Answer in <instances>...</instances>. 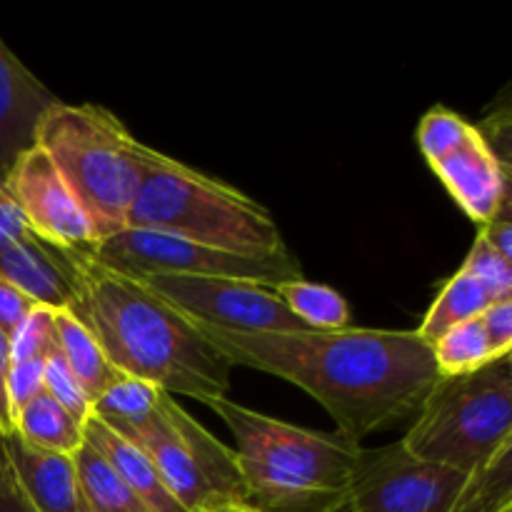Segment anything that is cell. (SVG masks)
<instances>
[{"mask_svg": "<svg viewBox=\"0 0 512 512\" xmlns=\"http://www.w3.org/2000/svg\"><path fill=\"white\" fill-rule=\"evenodd\" d=\"M43 365L45 360H25V363H10L8 373V410L10 420L30 403L38 393H43Z\"/></svg>", "mask_w": 512, "mask_h": 512, "instance_id": "28", "label": "cell"}, {"mask_svg": "<svg viewBox=\"0 0 512 512\" xmlns=\"http://www.w3.org/2000/svg\"><path fill=\"white\" fill-rule=\"evenodd\" d=\"M3 445L15 478L35 512H90L73 455L33 448L18 435H5Z\"/></svg>", "mask_w": 512, "mask_h": 512, "instance_id": "15", "label": "cell"}, {"mask_svg": "<svg viewBox=\"0 0 512 512\" xmlns=\"http://www.w3.org/2000/svg\"><path fill=\"white\" fill-rule=\"evenodd\" d=\"M493 303V295H490L473 275L465 273V270H458V273L445 283V288L440 290L438 298L433 300V305H430V310L425 313L423 323H420V328L415 330V333H418L425 343L433 345L440 335H445L450 328H455V325L480 318V313Z\"/></svg>", "mask_w": 512, "mask_h": 512, "instance_id": "19", "label": "cell"}, {"mask_svg": "<svg viewBox=\"0 0 512 512\" xmlns=\"http://www.w3.org/2000/svg\"><path fill=\"white\" fill-rule=\"evenodd\" d=\"M58 95L50 93L0 38V185L20 158L35 148L40 120Z\"/></svg>", "mask_w": 512, "mask_h": 512, "instance_id": "13", "label": "cell"}, {"mask_svg": "<svg viewBox=\"0 0 512 512\" xmlns=\"http://www.w3.org/2000/svg\"><path fill=\"white\" fill-rule=\"evenodd\" d=\"M78 253L83 250H65L28 230L0 253V278L40 308L70 310L78 293Z\"/></svg>", "mask_w": 512, "mask_h": 512, "instance_id": "12", "label": "cell"}, {"mask_svg": "<svg viewBox=\"0 0 512 512\" xmlns=\"http://www.w3.org/2000/svg\"><path fill=\"white\" fill-rule=\"evenodd\" d=\"M475 125L465 120L463 115L448 108H433L423 115L418 125V145L423 150L428 165L438 163L448 153H453L470 133Z\"/></svg>", "mask_w": 512, "mask_h": 512, "instance_id": "24", "label": "cell"}, {"mask_svg": "<svg viewBox=\"0 0 512 512\" xmlns=\"http://www.w3.org/2000/svg\"><path fill=\"white\" fill-rule=\"evenodd\" d=\"M90 255L103 268L133 280L183 275V278H228L278 285L303 278V270L293 253L283 258H243L193 240L138 228H125L113 238L100 240Z\"/></svg>", "mask_w": 512, "mask_h": 512, "instance_id": "8", "label": "cell"}, {"mask_svg": "<svg viewBox=\"0 0 512 512\" xmlns=\"http://www.w3.org/2000/svg\"><path fill=\"white\" fill-rule=\"evenodd\" d=\"M0 188L18 205L25 225L38 238L65 250L93 253L98 245L93 225L43 150L30 148Z\"/></svg>", "mask_w": 512, "mask_h": 512, "instance_id": "11", "label": "cell"}, {"mask_svg": "<svg viewBox=\"0 0 512 512\" xmlns=\"http://www.w3.org/2000/svg\"><path fill=\"white\" fill-rule=\"evenodd\" d=\"M193 323L233 333H300L310 330L283 305L270 285L228 278L155 275L138 280Z\"/></svg>", "mask_w": 512, "mask_h": 512, "instance_id": "10", "label": "cell"}, {"mask_svg": "<svg viewBox=\"0 0 512 512\" xmlns=\"http://www.w3.org/2000/svg\"><path fill=\"white\" fill-rule=\"evenodd\" d=\"M430 348H433L435 365H438L443 378L473 373V370H480L493 363V360H498V355L493 353V345L488 343L483 328H480L478 318L450 328Z\"/></svg>", "mask_w": 512, "mask_h": 512, "instance_id": "23", "label": "cell"}, {"mask_svg": "<svg viewBox=\"0 0 512 512\" xmlns=\"http://www.w3.org/2000/svg\"><path fill=\"white\" fill-rule=\"evenodd\" d=\"M475 475L428 463L403 443L360 450L350 483L333 512H458Z\"/></svg>", "mask_w": 512, "mask_h": 512, "instance_id": "9", "label": "cell"}, {"mask_svg": "<svg viewBox=\"0 0 512 512\" xmlns=\"http://www.w3.org/2000/svg\"><path fill=\"white\" fill-rule=\"evenodd\" d=\"M28 230L30 228L25 225L18 205H15L13 200H10V195L0 188V253H3L10 243H15L18 238H23Z\"/></svg>", "mask_w": 512, "mask_h": 512, "instance_id": "33", "label": "cell"}, {"mask_svg": "<svg viewBox=\"0 0 512 512\" xmlns=\"http://www.w3.org/2000/svg\"><path fill=\"white\" fill-rule=\"evenodd\" d=\"M83 425L43 390L15 415L13 435L33 448L73 455L85 443Z\"/></svg>", "mask_w": 512, "mask_h": 512, "instance_id": "18", "label": "cell"}, {"mask_svg": "<svg viewBox=\"0 0 512 512\" xmlns=\"http://www.w3.org/2000/svg\"><path fill=\"white\" fill-rule=\"evenodd\" d=\"M193 323V320H190ZM230 365L298 385L350 440L405 418L438 383L433 348L415 330H300L233 333L193 323Z\"/></svg>", "mask_w": 512, "mask_h": 512, "instance_id": "1", "label": "cell"}, {"mask_svg": "<svg viewBox=\"0 0 512 512\" xmlns=\"http://www.w3.org/2000/svg\"><path fill=\"white\" fill-rule=\"evenodd\" d=\"M480 235H483V238L488 240V245L495 250V253L503 255L505 260H510V263H512V218H510V200H508V203H503V208H500L498 213H495L493 218H490L488 223L483 225V230H480Z\"/></svg>", "mask_w": 512, "mask_h": 512, "instance_id": "32", "label": "cell"}, {"mask_svg": "<svg viewBox=\"0 0 512 512\" xmlns=\"http://www.w3.org/2000/svg\"><path fill=\"white\" fill-rule=\"evenodd\" d=\"M465 273L473 275L490 295L493 300L512 298V265L510 260H505L503 255L495 253L488 245V240L483 235H478L473 243V250L465 258L463 268Z\"/></svg>", "mask_w": 512, "mask_h": 512, "instance_id": "26", "label": "cell"}, {"mask_svg": "<svg viewBox=\"0 0 512 512\" xmlns=\"http://www.w3.org/2000/svg\"><path fill=\"white\" fill-rule=\"evenodd\" d=\"M83 438L120 475V480L148 505L150 512H188L165 488L163 478L148 460V455L120 435H115L110 428H105L93 415L85 420Z\"/></svg>", "mask_w": 512, "mask_h": 512, "instance_id": "16", "label": "cell"}, {"mask_svg": "<svg viewBox=\"0 0 512 512\" xmlns=\"http://www.w3.org/2000/svg\"><path fill=\"white\" fill-rule=\"evenodd\" d=\"M238 443L248 508L260 512H333L343 498L363 445L343 433H315L250 410L228 398H213Z\"/></svg>", "mask_w": 512, "mask_h": 512, "instance_id": "3", "label": "cell"}, {"mask_svg": "<svg viewBox=\"0 0 512 512\" xmlns=\"http://www.w3.org/2000/svg\"><path fill=\"white\" fill-rule=\"evenodd\" d=\"M430 168L453 195L455 203L468 213V218L478 223H488L503 208V203L510 200L508 165L495 155L478 125L453 153L440 158Z\"/></svg>", "mask_w": 512, "mask_h": 512, "instance_id": "14", "label": "cell"}, {"mask_svg": "<svg viewBox=\"0 0 512 512\" xmlns=\"http://www.w3.org/2000/svg\"><path fill=\"white\" fill-rule=\"evenodd\" d=\"M128 228L175 235L243 258L290 255L268 208L160 150L140 185Z\"/></svg>", "mask_w": 512, "mask_h": 512, "instance_id": "5", "label": "cell"}, {"mask_svg": "<svg viewBox=\"0 0 512 512\" xmlns=\"http://www.w3.org/2000/svg\"><path fill=\"white\" fill-rule=\"evenodd\" d=\"M238 510L240 512H260V510H255V508H248V505H238Z\"/></svg>", "mask_w": 512, "mask_h": 512, "instance_id": "36", "label": "cell"}, {"mask_svg": "<svg viewBox=\"0 0 512 512\" xmlns=\"http://www.w3.org/2000/svg\"><path fill=\"white\" fill-rule=\"evenodd\" d=\"M410 455L475 475L512 445V355L440 378L400 440Z\"/></svg>", "mask_w": 512, "mask_h": 512, "instance_id": "6", "label": "cell"}, {"mask_svg": "<svg viewBox=\"0 0 512 512\" xmlns=\"http://www.w3.org/2000/svg\"><path fill=\"white\" fill-rule=\"evenodd\" d=\"M35 148L53 160L98 243L128 228L155 148L135 140L110 110L63 100L40 120Z\"/></svg>", "mask_w": 512, "mask_h": 512, "instance_id": "4", "label": "cell"}, {"mask_svg": "<svg viewBox=\"0 0 512 512\" xmlns=\"http://www.w3.org/2000/svg\"><path fill=\"white\" fill-rule=\"evenodd\" d=\"M58 345L55 338V313L48 308L35 305L23 323L10 335V363H25V360H45L50 350Z\"/></svg>", "mask_w": 512, "mask_h": 512, "instance_id": "25", "label": "cell"}, {"mask_svg": "<svg viewBox=\"0 0 512 512\" xmlns=\"http://www.w3.org/2000/svg\"><path fill=\"white\" fill-rule=\"evenodd\" d=\"M55 338H58V350L63 355L65 365L70 368L73 378L78 380L80 390L93 405L110 385L118 383L120 375L113 365L108 363L105 353L100 350L98 340L90 335V330L75 318L70 310L55 313Z\"/></svg>", "mask_w": 512, "mask_h": 512, "instance_id": "17", "label": "cell"}, {"mask_svg": "<svg viewBox=\"0 0 512 512\" xmlns=\"http://www.w3.org/2000/svg\"><path fill=\"white\" fill-rule=\"evenodd\" d=\"M163 390L155 385L143 383L135 378H120L118 383L110 385L93 405L90 415L98 418L105 428L113 430L115 435H125L143 423L150 415V410L158 403Z\"/></svg>", "mask_w": 512, "mask_h": 512, "instance_id": "22", "label": "cell"}, {"mask_svg": "<svg viewBox=\"0 0 512 512\" xmlns=\"http://www.w3.org/2000/svg\"><path fill=\"white\" fill-rule=\"evenodd\" d=\"M80 490L90 512H150L148 505L120 480V475L90 448L80 445L73 453Z\"/></svg>", "mask_w": 512, "mask_h": 512, "instance_id": "20", "label": "cell"}, {"mask_svg": "<svg viewBox=\"0 0 512 512\" xmlns=\"http://www.w3.org/2000/svg\"><path fill=\"white\" fill-rule=\"evenodd\" d=\"M35 308V303H30L23 293H20L15 285H10L8 280L0 278V330L5 335H13L15 328L23 323L25 315Z\"/></svg>", "mask_w": 512, "mask_h": 512, "instance_id": "31", "label": "cell"}, {"mask_svg": "<svg viewBox=\"0 0 512 512\" xmlns=\"http://www.w3.org/2000/svg\"><path fill=\"white\" fill-rule=\"evenodd\" d=\"M480 328L485 338L493 345V353L498 358L512 353V298L495 300L493 305L480 313Z\"/></svg>", "mask_w": 512, "mask_h": 512, "instance_id": "29", "label": "cell"}, {"mask_svg": "<svg viewBox=\"0 0 512 512\" xmlns=\"http://www.w3.org/2000/svg\"><path fill=\"white\" fill-rule=\"evenodd\" d=\"M120 438L148 455L165 488L188 512L248 505L235 450L213 438L165 390L148 418Z\"/></svg>", "mask_w": 512, "mask_h": 512, "instance_id": "7", "label": "cell"}, {"mask_svg": "<svg viewBox=\"0 0 512 512\" xmlns=\"http://www.w3.org/2000/svg\"><path fill=\"white\" fill-rule=\"evenodd\" d=\"M213 512H240V510H238V505H230V508H218Z\"/></svg>", "mask_w": 512, "mask_h": 512, "instance_id": "35", "label": "cell"}, {"mask_svg": "<svg viewBox=\"0 0 512 512\" xmlns=\"http://www.w3.org/2000/svg\"><path fill=\"white\" fill-rule=\"evenodd\" d=\"M285 308L308 325L310 330H343L348 328L350 308L348 300L328 285L310 283V280H288V283L270 285Z\"/></svg>", "mask_w": 512, "mask_h": 512, "instance_id": "21", "label": "cell"}, {"mask_svg": "<svg viewBox=\"0 0 512 512\" xmlns=\"http://www.w3.org/2000/svg\"><path fill=\"white\" fill-rule=\"evenodd\" d=\"M70 313L125 378L200 403L228 398L233 365L225 355L143 283L103 268L90 253H78V293Z\"/></svg>", "mask_w": 512, "mask_h": 512, "instance_id": "2", "label": "cell"}, {"mask_svg": "<svg viewBox=\"0 0 512 512\" xmlns=\"http://www.w3.org/2000/svg\"><path fill=\"white\" fill-rule=\"evenodd\" d=\"M8 373H10V338L0 330V430L5 435H13V420L8 410Z\"/></svg>", "mask_w": 512, "mask_h": 512, "instance_id": "34", "label": "cell"}, {"mask_svg": "<svg viewBox=\"0 0 512 512\" xmlns=\"http://www.w3.org/2000/svg\"><path fill=\"white\" fill-rule=\"evenodd\" d=\"M0 512H35L30 500L25 498L18 478H15V470L10 465L8 453H5L3 438H0Z\"/></svg>", "mask_w": 512, "mask_h": 512, "instance_id": "30", "label": "cell"}, {"mask_svg": "<svg viewBox=\"0 0 512 512\" xmlns=\"http://www.w3.org/2000/svg\"><path fill=\"white\" fill-rule=\"evenodd\" d=\"M0 438H3V430H0Z\"/></svg>", "mask_w": 512, "mask_h": 512, "instance_id": "37", "label": "cell"}, {"mask_svg": "<svg viewBox=\"0 0 512 512\" xmlns=\"http://www.w3.org/2000/svg\"><path fill=\"white\" fill-rule=\"evenodd\" d=\"M43 390L55 400L58 405H63L70 415H73L78 423H85L90 418V403L88 398L80 390L78 380L73 378L70 368L65 365L63 355H60L58 345L48 353L43 365Z\"/></svg>", "mask_w": 512, "mask_h": 512, "instance_id": "27", "label": "cell"}]
</instances>
